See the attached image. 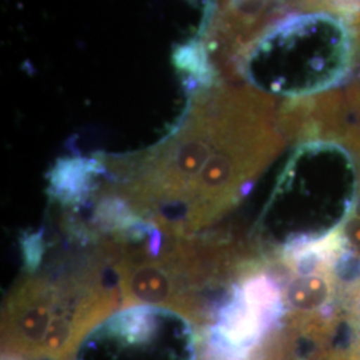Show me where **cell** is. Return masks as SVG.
I'll return each mask as SVG.
<instances>
[{"label": "cell", "mask_w": 360, "mask_h": 360, "mask_svg": "<svg viewBox=\"0 0 360 360\" xmlns=\"http://www.w3.org/2000/svg\"><path fill=\"white\" fill-rule=\"evenodd\" d=\"M284 143L274 98L219 79L193 95L163 141L99 155L114 175L115 193L107 199L134 220L193 235L242 199Z\"/></svg>", "instance_id": "6da1fadb"}, {"label": "cell", "mask_w": 360, "mask_h": 360, "mask_svg": "<svg viewBox=\"0 0 360 360\" xmlns=\"http://www.w3.org/2000/svg\"><path fill=\"white\" fill-rule=\"evenodd\" d=\"M77 360H196V335L176 311L129 306L87 335Z\"/></svg>", "instance_id": "277c9868"}, {"label": "cell", "mask_w": 360, "mask_h": 360, "mask_svg": "<svg viewBox=\"0 0 360 360\" xmlns=\"http://www.w3.org/2000/svg\"><path fill=\"white\" fill-rule=\"evenodd\" d=\"M360 60L355 18L324 10L285 13L240 52L233 77L269 96L290 101L330 94Z\"/></svg>", "instance_id": "3957f363"}, {"label": "cell", "mask_w": 360, "mask_h": 360, "mask_svg": "<svg viewBox=\"0 0 360 360\" xmlns=\"http://www.w3.org/2000/svg\"><path fill=\"white\" fill-rule=\"evenodd\" d=\"M355 196H354V202L352 206L348 210V214L355 217L360 220V160H359V171H358V181L355 186Z\"/></svg>", "instance_id": "8992f818"}, {"label": "cell", "mask_w": 360, "mask_h": 360, "mask_svg": "<svg viewBox=\"0 0 360 360\" xmlns=\"http://www.w3.org/2000/svg\"><path fill=\"white\" fill-rule=\"evenodd\" d=\"M103 247L74 264L30 272L13 288L3 314L7 360H71L87 335L105 321L120 292L103 279Z\"/></svg>", "instance_id": "7a4b0ae2"}, {"label": "cell", "mask_w": 360, "mask_h": 360, "mask_svg": "<svg viewBox=\"0 0 360 360\" xmlns=\"http://www.w3.org/2000/svg\"><path fill=\"white\" fill-rule=\"evenodd\" d=\"M288 7L292 0H217L205 43L219 75L233 77L240 52Z\"/></svg>", "instance_id": "5b68a950"}]
</instances>
